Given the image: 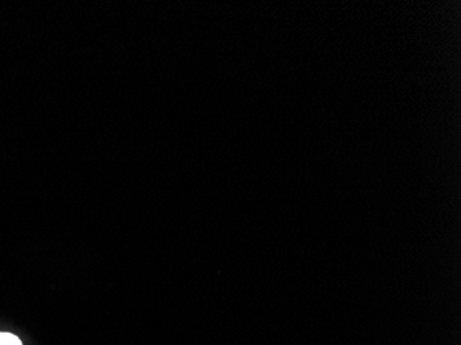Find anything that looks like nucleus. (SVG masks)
Masks as SVG:
<instances>
[{
    "label": "nucleus",
    "instance_id": "f257e3e1",
    "mask_svg": "<svg viewBox=\"0 0 461 345\" xmlns=\"http://www.w3.org/2000/svg\"><path fill=\"white\" fill-rule=\"evenodd\" d=\"M0 345H23L17 336L10 333H0Z\"/></svg>",
    "mask_w": 461,
    "mask_h": 345
}]
</instances>
